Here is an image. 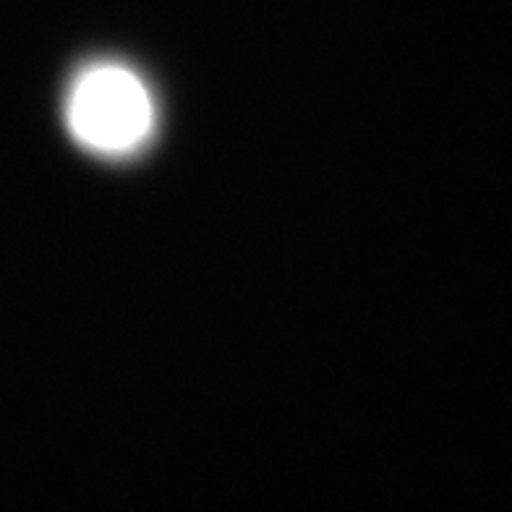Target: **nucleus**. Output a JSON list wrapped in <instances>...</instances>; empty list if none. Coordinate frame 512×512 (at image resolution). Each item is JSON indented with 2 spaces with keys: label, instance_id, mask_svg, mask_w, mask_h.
Segmentation results:
<instances>
[{
  "label": "nucleus",
  "instance_id": "1",
  "mask_svg": "<svg viewBox=\"0 0 512 512\" xmlns=\"http://www.w3.org/2000/svg\"><path fill=\"white\" fill-rule=\"evenodd\" d=\"M66 118L71 134L87 149L100 155H126L149 136L155 108L134 71L100 63L74 81Z\"/></svg>",
  "mask_w": 512,
  "mask_h": 512
}]
</instances>
